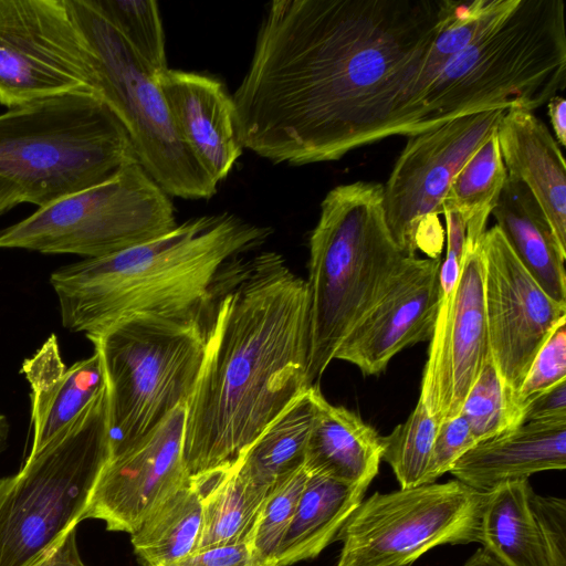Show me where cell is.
<instances>
[{
  "label": "cell",
  "mask_w": 566,
  "mask_h": 566,
  "mask_svg": "<svg viewBox=\"0 0 566 566\" xmlns=\"http://www.w3.org/2000/svg\"><path fill=\"white\" fill-rule=\"evenodd\" d=\"M446 0H275L231 95L239 144L275 164L410 135L406 95Z\"/></svg>",
  "instance_id": "1"
},
{
  "label": "cell",
  "mask_w": 566,
  "mask_h": 566,
  "mask_svg": "<svg viewBox=\"0 0 566 566\" xmlns=\"http://www.w3.org/2000/svg\"><path fill=\"white\" fill-rule=\"evenodd\" d=\"M308 296L285 259H234L206 322L205 353L186 403L182 458L202 492L308 389Z\"/></svg>",
  "instance_id": "2"
},
{
  "label": "cell",
  "mask_w": 566,
  "mask_h": 566,
  "mask_svg": "<svg viewBox=\"0 0 566 566\" xmlns=\"http://www.w3.org/2000/svg\"><path fill=\"white\" fill-rule=\"evenodd\" d=\"M271 233L231 213L201 216L122 251L63 265L50 275L61 323L86 337L139 315L206 323L230 263Z\"/></svg>",
  "instance_id": "3"
},
{
  "label": "cell",
  "mask_w": 566,
  "mask_h": 566,
  "mask_svg": "<svg viewBox=\"0 0 566 566\" xmlns=\"http://www.w3.org/2000/svg\"><path fill=\"white\" fill-rule=\"evenodd\" d=\"M308 248L306 379L312 387L410 256L390 234L384 186L375 181L359 180L329 190Z\"/></svg>",
  "instance_id": "4"
},
{
  "label": "cell",
  "mask_w": 566,
  "mask_h": 566,
  "mask_svg": "<svg viewBox=\"0 0 566 566\" xmlns=\"http://www.w3.org/2000/svg\"><path fill=\"white\" fill-rule=\"evenodd\" d=\"M566 85L563 0H518L420 95L415 135L491 109L533 112Z\"/></svg>",
  "instance_id": "5"
},
{
  "label": "cell",
  "mask_w": 566,
  "mask_h": 566,
  "mask_svg": "<svg viewBox=\"0 0 566 566\" xmlns=\"http://www.w3.org/2000/svg\"><path fill=\"white\" fill-rule=\"evenodd\" d=\"M138 161L129 136L95 96H65L0 114V178L38 208Z\"/></svg>",
  "instance_id": "6"
},
{
  "label": "cell",
  "mask_w": 566,
  "mask_h": 566,
  "mask_svg": "<svg viewBox=\"0 0 566 566\" xmlns=\"http://www.w3.org/2000/svg\"><path fill=\"white\" fill-rule=\"evenodd\" d=\"M108 458L104 385L74 421L0 479V566H29L76 527Z\"/></svg>",
  "instance_id": "7"
},
{
  "label": "cell",
  "mask_w": 566,
  "mask_h": 566,
  "mask_svg": "<svg viewBox=\"0 0 566 566\" xmlns=\"http://www.w3.org/2000/svg\"><path fill=\"white\" fill-rule=\"evenodd\" d=\"M87 339L101 360L113 457L187 403L203 359L206 323L139 315Z\"/></svg>",
  "instance_id": "8"
},
{
  "label": "cell",
  "mask_w": 566,
  "mask_h": 566,
  "mask_svg": "<svg viewBox=\"0 0 566 566\" xmlns=\"http://www.w3.org/2000/svg\"><path fill=\"white\" fill-rule=\"evenodd\" d=\"M176 226L169 196L133 161L3 229L0 249L92 259L149 241Z\"/></svg>",
  "instance_id": "9"
},
{
  "label": "cell",
  "mask_w": 566,
  "mask_h": 566,
  "mask_svg": "<svg viewBox=\"0 0 566 566\" xmlns=\"http://www.w3.org/2000/svg\"><path fill=\"white\" fill-rule=\"evenodd\" d=\"M88 44L102 101L119 119L138 163L168 196L209 199L214 184L180 138L160 87L98 8L69 0Z\"/></svg>",
  "instance_id": "10"
},
{
  "label": "cell",
  "mask_w": 566,
  "mask_h": 566,
  "mask_svg": "<svg viewBox=\"0 0 566 566\" xmlns=\"http://www.w3.org/2000/svg\"><path fill=\"white\" fill-rule=\"evenodd\" d=\"M486 492L458 480L364 499L336 541V566H411L440 545L479 542Z\"/></svg>",
  "instance_id": "11"
},
{
  "label": "cell",
  "mask_w": 566,
  "mask_h": 566,
  "mask_svg": "<svg viewBox=\"0 0 566 566\" xmlns=\"http://www.w3.org/2000/svg\"><path fill=\"white\" fill-rule=\"evenodd\" d=\"M84 95L101 98L69 0H0V104L12 109Z\"/></svg>",
  "instance_id": "12"
},
{
  "label": "cell",
  "mask_w": 566,
  "mask_h": 566,
  "mask_svg": "<svg viewBox=\"0 0 566 566\" xmlns=\"http://www.w3.org/2000/svg\"><path fill=\"white\" fill-rule=\"evenodd\" d=\"M505 111L491 109L450 119L409 136L384 186L387 226L409 256L417 250L439 258L442 201L467 160L496 130Z\"/></svg>",
  "instance_id": "13"
},
{
  "label": "cell",
  "mask_w": 566,
  "mask_h": 566,
  "mask_svg": "<svg viewBox=\"0 0 566 566\" xmlns=\"http://www.w3.org/2000/svg\"><path fill=\"white\" fill-rule=\"evenodd\" d=\"M480 247L489 349L515 398L535 355L566 319V304L542 289L496 224L484 232Z\"/></svg>",
  "instance_id": "14"
},
{
  "label": "cell",
  "mask_w": 566,
  "mask_h": 566,
  "mask_svg": "<svg viewBox=\"0 0 566 566\" xmlns=\"http://www.w3.org/2000/svg\"><path fill=\"white\" fill-rule=\"evenodd\" d=\"M489 352L483 255L480 242L465 241L455 289L439 305L418 399L438 423L460 415Z\"/></svg>",
  "instance_id": "15"
},
{
  "label": "cell",
  "mask_w": 566,
  "mask_h": 566,
  "mask_svg": "<svg viewBox=\"0 0 566 566\" xmlns=\"http://www.w3.org/2000/svg\"><path fill=\"white\" fill-rule=\"evenodd\" d=\"M186 405L102 469L83 514L112 532L133 534L175 491L188 482L184 458Z\"/></svg>",
  "instance_id": "16"
},
{
  "label": "cell",
  "mask_w": 566,
  "mask_h": 566,
  "mask_svg": "<svg viewBox=\"0 0 566 566\" xmlns=\"http://www.w3.org/2000/svg\"><path fill=\"white\" fill-rule=\"evenodd\" d=\"M440 258L410 256L335 359L355 365L364 375H377L403 348L430 340L440 305Z\"/></svg>",
  "instance_id": "17"
},
{
  "label": "cell",
  "mask_w": 566,
  "mask_h": 566,
  "mask_svg": "<svg viewBox=\"0 0 566 566\" xmlns=\"http://www.w3.org/2000/svg\"><path fill=\"white\" fill-rule=\"evenodd\" d=\"M176 129L214 182L227 178L242 154L231 95L211 76L167 69L156 77Z\"/></svg>",
  "instance_id": "18"
},
{
  "label": "cell",
  "mask_w": 566,
  "mask_h": 566,
  "mask_svg": "<svg viewBox=\"0 0 566 566\" xmlns=\"http://www.w3.org/2000/svg\"><path fill=\"white\" fill-rule=\"evenodd\" d=\"M21 373L31 389L29 454L40 451L74 421L104 387L97 353L66 367L54 334L23 361Z\"/></svg>",
  "instance_id": "19"
},
{
  "label": "cell",
  "mask_w": 566,
  "mask_h": 566,
  "mask_svg": "<svg viewBox=\"0 0 566 566\" xmlns=\"http://www.w3.org/2000/svg\"><path fill=\"white\" fill-rule=\"evenodd\" d=\"M496 134L507 177L530 190L566 251V165L558 143L542 119L521 108L503 113Z\"/></svg>",
  "instance_id": "20"
},
{
  "label": "cell",
  "mask_w": 566,
  "mask_h": 566,
  "mask_svg": "<svg viewBox=\"0 0 566 566\" xmlns=\"http://www.w3.org/2000/svg\"><path fill=\"white\" fill-rule=\"evenodd\" d=\"M566 468V419L528 421L479 441L451 467L455 480L486 492L500 483Z\"/></svg>",
  "instance_id": "21"
},
{
  "label": "cell",
  "mask_w": 566,
  "mask_h": 566,
  "mask_svg": "<svg viewBox=\"0 0 566 566\" xmlns=\"http://www.w3.org/2000/svg\"><path fill=\"white\" fill-rule=\"evenodd\" d=\"M381 437L356 412L329 403L321 390L303 467L347 485L368 486L379 471Z\"/></svg>",
  "instance_id": "22"
},
{
  "label": "cell",
  "mask_w": 566,
  "mask_h": 566,
  "mask_svg": "<svg viewBox=\"0 0 566 566\" xmlns=\"http://www.w3.org/2000/svg\"><path fill=\"white\" fill-rule=\"evenodd\" d=\"M492 213L527 272L551 297L566 304V251L558 245L530 190L522 182L506 177Z\"/></svg>",
  "instance_id": "23"
},
{
  "label": "cell",
  "mask_w": 566,
  "mask_h": 566,
  "mask_svg": "<svg viewBox=\"0 0 566 566\" xmlns=\"http://www.w3.org/2000/svg\"><path fill=\"white\" fill-rule=\"evenodd\" d=\"M368 486L347 485L311 475L282 541L276 566H292L317 557L337 535L364 500Z\"/></svg>",
  "instance_id": "24"
},
{
  "label": "cell",
  "mask_w": 566,
  "mask_h": 566,
  "mask_svg": "<svg viewBox=\"0 0 566 566\" xmlns=\"http://www.w3.org/2000/svg\"><path fill=\"white\" fill-rule=\"evenodd\" d=\"M528 479L486 491L479 543L503 566H545L542 536L531 506Z\"/></svg>",
  "instance_id": "25"
},
{
  "label": "cell",
  "mask_w": 566,
  "mask_h": 566,
  "mask_svg": "<svg viewBox=\"0 0 566 566\" xmlns=\"http://www.w3.org/2000/svg\"><path fill=\"white\" fill-rule=\"evenodd\" d=\"M518 0H446L436 36L406 95L410 133L415 135L416 104L446 66L483 33L503 21Z\"/></svg>",
  "instance_id": "26"
},
{
  "label": "cell",
  "mask_w": 566,
  "mask_h": 566,
  "mask_svg": "<svg viewBox=\"0 0 566 566\" xmlns=\"http://www.w3.org/2000/svg\"><path fill=\"white\" fill-rule=\"evenodd\" d=\"M318 390L317 386L306 389L262 431L235 464L242 478L269 492L281 478L303 465Z\"/></svg>",
  "instance_id": "27"
},
{
  "label": "cell",
  "mask_w": 566,
  "mask_h": 566,
  "mask_svg": "<svg viewBox=\"0 0 566 566\" xmlns=\"http://www.w3.org/2000/svg\"><path fill=\"white\" fill-rule=\"evenodd\" d=\"M202 494L187 483L170 494L130 534L142 566H166L197 549L201 530Z\"/></svg>",
  "instance_id": "28"
},
{
  "label": "cell",
  "mask_w": 566,
  "mask_h": 566,
  "mask_svg": "<svg viewBox=\"0 0 566 566\" xmlns=\"http://www.w3.org/2000/svg\"><path fill=\"white\" fill-rule=\"evenodd\" d=\"M506 177L495 130L462 166L442 201V213L458 212L467 222V242H480Z\"/></svg>",
  "instance_id": "29"
},
{
  "label": "cell",
  "mask_w": 566,
  "mask_h": 566,
  "mask_svg": "<svg viewBox=\"0 0 566 566\" xmlns=\"http://www.w3.org/2000/svg\"><path fill=\"white\" fill-rule=\"evenodd\" d=\"M268 493L242 478L237 465L220 474L202 492L197 549L249 539Z\"/></svg>",
  "instance_id": "30"
},
{
  "label": "cell",
  "mask_w": 566,
  "mask_h": 566,
  "mask_svg": "<svg viewBox=\"0 0 566 566\" xmlns=\"http://www.w3.org/2000/svg\"><path fill=\"white\" fill-rule=\"evenodd\" d=\"M460 415L478 442L524 423V411L502 380L490 352L463 401Z\"/></svg>",
  "instance_id": "31"
},
{
  "label": "cell",
  "mask_w": 566,
  "mask_h": 566,
  "mask_svg": "<svg viewBox=\"0 0 566 566\" xmlns=\"http://www.w3.org/2000/svg\"><path fill=\"white\" fill-rule=\"evenodd\" d=\"M439 423L418 400L407 420L381 437V460L387 462L400 488L424 484Z\"/></svg>",
  "instance_id": "32"
},
{
  "label": "cell",
  "mask_w": 566,
  "mask_h": 566,
  "mask_svg": "<svg viewBox=\"0 0 566 566\" xmlns=\"http://www.w3.org/2000/svg\"><path fill=\"white\" fill-rule=\"evenodd\" d=\"M108 21L155 78L167 66L158 3L147 0H96Z\"/></svg>",
  "instance_id": "33"
},
{
  "label": "cell",
  "mask_w": 566,
  "mask_h": 566,
  "mask_svg": "<svg viewBox=\"0 0 566 566\" xmlns=\"http://www.w3.org/2000/svg\"><path fill=\"white\" fill-rule=\"evenodd\" d=\"M303 465L281 478L269 491L249 537L259 566H276V556L305 489Z\"/></svg>",
  "instance_id": "34"
},
{
  "label": "cell",
  "mask_w": 566,
  "mask_h": 566,
  "mask_svg": "<svg viewBox=\"0 0 566 566\" xmlns=\"http://www.w3.org/2000/svg\"><path fill=\"white\" fill-rule=\"evenodd\" d=\"M566 379V319L562 321L535 355L515 394V402L524 406L533 397Z\"/></svg>",
  "instance_id": "35"
},
{
  "label": "cell",
  "mask_w": 566,
  "mask_h": 566,
  "mask_svg": "<svg viewBox=\"0 0 566 566\" xmlns=\"http://www.w3.org/2000/svg\"><path fill=\"white\" fill-rule=\"evenodd\" d=\"M531 506L539 527L545 566H566V501L532 492Z\"/></svg>",
  "instance_id": "36"
},
{
  "label": "cell",
  "mask_w": 566,
  "mask_h": 566,
  "mask_svg": "<svg viewBox=\"0 0 566 566\" xmlns=\"http://www.w3.org/2000/svg\"><path fill=\"white\" fill-rule=\"evenodd\" d=\"M476 443L467 420L461 415L440 422L424 484L434 483L438 478L449 472L453 463Z\"/></svg>",
  "instance_id": "37"
},
{
  "label": "cell",
  "mask_w": 566,
  "mask_h": 566,
  "mask_svg": "<svg viewBox=\"0 0 566 566\" xmlns=\"http://www.w3.org/2000/svg\"><path fill=\"white\" fill-rule=\"evenodd\" d=\"M166 566H259L249 541L197 549Z\"/></svg>",
  "instance_id": "38"
},
{
  "label": "cell",
  "mask_w": 566,
  "mask_h": 566,
  "mask_svg": "<svg viewBox=\"0 0 566 566\" xmlns=\"http://www.w3.org/2000/svg\"><path fill=\"white\" fill-rule=\"evenodd\" d=\"M566 419V379L533 397L524 406V422Z\"/></svg>",
  "instance_id": "39"
},
{
  "label": "cell",
  "mask_w": 566,
  "mask_h": 566,
  "mask_svg": "<svg viewBox=\"0 0 566 566\" xmlns=\"http://www.w3.org/2000/svg\"><path fill=\"white\" fill-rule=\"evenodd\" d=\"M29 566H87L78 552L76 527L62 535Z\"/></svg>",
  "instance_id": "40"
},
{
  "label": "cell",
  "mask_w": 566,
  "mask_h": 566,
  "mask_svg": "<svg viewBox=\"0 0 566 566\" xmlns=\"http://www.w3.org/2000/svg\"><path fill=\"white\" fill-rule=\"evenodd\" d=\"M547 112L558 145L566 146V101L556 95L547 102Z\"/></svg>",
  "instance_id": "41"
},
{
  "label": "cell",
  "mask_w": 566,
  "mask_h": 566,
  "mask_svg": "<svg viewBox=\"0 0 566 566\" xmlns=\"http://www.w3.org/2000/svg\"><path fill=\"white\" fill-rule=\"evenodd\" d=\"M22 202L24 198L21 189L11 181L0 178V216Z\"/></svg>",
  "instance_id": "42"
},
{
  "label": "cell",
  "mask_w": 566,
  "mask_h": 566,
  "mask_svg": "<svg viewBox=\"0 0 566 566\" xmlns=\"http://www.w3.org/2000/svg\"><path fill=\"white\" fill-rule=\"evenodd\" d=\"M463 566H503L485 549H476L464 563Z\"/></svg>",
  "instance_id": "43"
},
{
  "label": "cell",
  "mask_w": 566,
  "mask_h": 566,
  "mask_svg": "<svg viewBox=\"0 0 566 566\" xmlns=\"http://www.w3.org/2000/svg\"><path fill=\"white\" fill-rule=\"evenodd\" d=\"M10 436V423L7 417L0 413V454L7 449Z\"/></svg>",
  "instance_id": "44"
}]
</instances>
